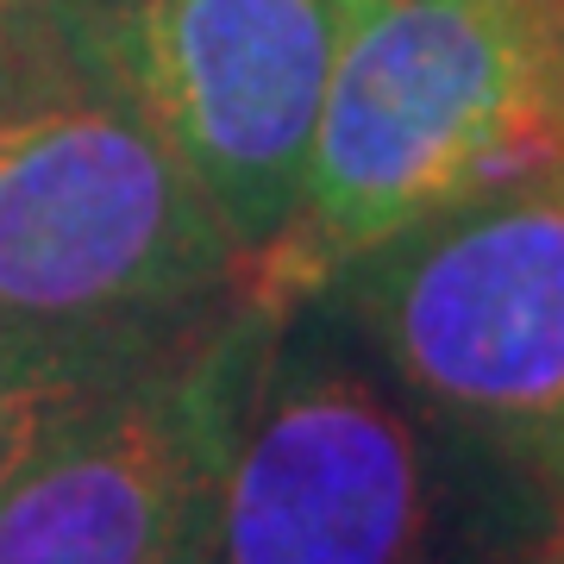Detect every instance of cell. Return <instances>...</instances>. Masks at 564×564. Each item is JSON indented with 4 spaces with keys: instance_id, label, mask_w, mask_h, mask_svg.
<instances>
[{
    "instance_id": "6da1fadb",
    "label": "cell",
    "mask_w": 564,
    "mask_h": 564,
    "mask_svg": "<svg viewBox=\"0 0 564 564\" xmlns=\"http://www.w3.org/2000/svg\"><path fill=\"white\" fill-rule=\"evenodd\" d=\"M239 289V245L126 82L101 0L0 13V326L151 345Z\"/></svg>"
},
{
    "instance_id": "7a4b0ae2",
    "label": "cell",
    "mask_w": 564,
    "mask_h": 564,
    "mask_svg": "<svg viewBox=\"0 0 564 564\" xmlns=\"http://www.w3.org/2000/svg\"><path fill=\"white\" fill-rule=\"evenodd\" d=\"M564 163V0H345L295 214L239 270L289 314L440 207Z\"/></svg>"
},
{
    "instance_id": "3957f363",
    "label": "cell",
    "mask_w": 564,
    "mask_h": 564,
    "mask_svg": "<svg viewBox=\"0 0 564 564\" xmlns=\"http://www.w3.org/2000/svg\"><path fill=\"white\" fill-rule=\"evenodd\" d=\"M558 508L445 440L321 302L276 314L226 440L207 564H496Z\"/></svg>"
},
{
    "instance_id": "277c9868",
    "label": "cell",
    "mask_w": 564,
    "mask_h": 564,
    "mask_svg": "<svg viewBox=\"0 0 564 564\" xmlns=\"http://www.w3.org/2000/svg\"><path fill=\"white\" fill-rule=\"evenodd\" d=\"M314 302L414 414L564 514V163L402 226Z\"/></svg>"
},
{
    "instance_id": "5b68a950",
    "label": "cell",
    "mask_w": 564,
    "mask_h": 564,
    "mask_svg": "<svg viewBox=\"0 0 564 564\" xmlns=\"http://www.w3.org/2000/svg\"><path fill=\"white\" fill-rule=\"evenodd\" d=\"M270 326V307L232 295L95 389L0 484V564H207L232 414Z\"/></svg>"
},
{
    "instance_id": "8992f818",
    "label": "cell",
    "mask_w": 564,
    "mask_h": 564,
    "mask_svg": "<svg viewBox=\"0 0 564 564\" xmlns=\"http://www.w3.org/2000/svg\"><path fill=\"white\" fill-rule=\"evenodd\" d=\"M101 20L245 270L295 214L345 0H101Z\"/></svg>"
},
{
    "instance_id": "52a82bcc",
    "label": "cell",
    "mask_w": 564,
    "mask_h": 564,
    "mask_svg": "<svg viewBox=\"0 0 564 564\" xmlns=\"http://www.w3.org/2000/svg\"><path fill=\"white\" fill-rule=\"evenodd\" d=\"M188 333V326H182ZM176 339V333H170ZM151 345H107V339H57V333H13L0 326V484L76 414L95 389H107L126 364L151 358Z\"/></svg>"
},
{
    "instance_id": "ba28073f",
    "label": "cell",
    "mask_w": 564,
    "mask_h": 564,
    "mask_svg": "<svg viewBox=\"0 0 564 564\" xmlns=\"http://www.w3.org/2000/svg\"><path fill=\"white\" fill-rule=\"evenodd\" d=\"M496 564H564V545H558V533H552V540L527 545V552H508V558H496Z\"/></svg>"
},
{
    "instance_id": "9c48e42d",
    "label": "cell",
    "mask_w": 564,
    "mask_h": 564,
    "mask_svg": "<svg viewBox=\"0 0 564 564\" xmlns=\"http://www.w3.org/2000/svg\"><path fill=\"white\" fill-rule=\"evenodd\" d=\"M558 545H564V521H558Z\"/></svg>"
},
{
    "instance_id": "30bf717a",
    "label": "cell",
    "mask_w": 564,
    "mask_h": 564,
    "mask_svg": "<svg viewBox=\"0 0 564 564\" xmlns=\"http://www.w3.org/2000/svg\"><path fill=\"white\" fill-rule=\"evenodd\" d=\"M7 7H13V0H0V13H7Z\"/></svg>"
}]
</instances>
